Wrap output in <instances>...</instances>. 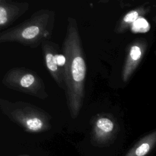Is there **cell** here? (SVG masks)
<instances>
[{
  "label": "cell",
  "instance_id": "7c38bea8",
  "mask_svg": "<svg viewBox=\"0 0 156 156\" xmlns=\"http://www.w3.org/2000/svg\"><path fill=\"white\" fill-rule=\"evenodd\" d=\"M154 21L156 23V16H155V17L154 18Z\"/></svg>",
  "mask_w": 156,
  "mask_h": 156
},
{
  "label": "cell",
  "instance_id": "9c48e42d",
  "mask_svg": "<svg viewBox=\"0 0 156 156\" xmlns=\"http://www.w3.org/2000/svg\"><path fill=\"white\" fill-rule=\"evenodd\" d=\"M156 145V130L141 138L125 156H147Z\"/></svg>",
  "mask_w": 156,
  "mask_h": 156
},
{
  "label": "cell",
  "instance_id": "ba28073f",
  "mask_svg": "<svg viewBox=\"0 0 156 156\" xmlns=\"http://www.w3.org/2000/svg\"><path fill=\"white\" fill-rule=\"evenodd\" d=\"M27 2L0 0V29L2 31L12 25L29 9Z\"/></svg>",
  "mask_w": 156,
  "mask_h": 156
},
{
  "label": "cell",
  "instance_id": "4fadbf2b",
  "mask_svg": "<svg viewBox=\"0 0 156 156\" xmlns=\"http://www.w3.org/2000/svg\"><path fill=\"white\" fill-rule=\"evenodd\" d=\"M23 156H24V155H23Z\"/></svg>",
  "mask_w": 156,
  "mask_h": 156
},
{
  "label": "cell",
  "instance_id": "8992f818",
  "mask_svg": "<svg viewBox=\"0 0 156 156\" xmlns=\"http://www.w3.org/2000/svg\"><path fill=\"white\" fill-rule=\"evenodd\" d=\"M91 123V140L98 145H104L111 142L119 130L116 119L108 113L96 115Z\"/></svg>",
  "mask_w": 156,
  "mask_h": 156
},
{
  "label": "cell",
  "instance_id": "6da1fadb",
  "mask_svg": "<svg viewBox=\"0 0 156 156\" xmlns=\"http://www.w3.org/2000/svg\"><path fill=\"white\" fill-rule=\"evenodd\" d=\"M62 52L66 58L65 93L66 104L71 118L75 119L79 116L84 101L87 65L77 23L73 17L67 18Z\"/></svg>",
  "mask_w": 156,
  "mask_h": 156
},
{
  "label": "cell",
  "instance_id": "277c9868",
  "mask_svg": "<svg viewBox=\"0 0 156 156\" xmlns=\"http://www.w3.org/2000/svg\"><path fill=\"white\" fill-rule=\"evenodd\" d=\"M1 82L8 88L40 99L44 100L48 97L41 78L35 72L24 67L9 69L4 75Z\"/></svg>",
  "mask_w": 156,
  "mask_h": 156
},
{
  "label": "cell",
  "instance_id": "52a82bcc",
  "mask_svg": "<svg viewBox=\"0 0 156 156\" xmlns=\"http://www.w3.org/2000/svg\"><path fill=\"white\" fill-rule=\"evenodd\" d=\"M146 48L147 42L143 38H138L130 45L121 72V78L124 83L128 82L137 68Z\"/></svg>",
  "mask_w": 156,
  "mask_h": 156
},
{
  "label": "cell",
  "instance_id": "30bf717a",
  "mask_svg": "<svg viewBox=\"0 0 156 156\" xmlns=\"http://www.w3.org/2000/svg\"><path fill=\"white\" fill-rule=\"evenodd\" d=\"M149 10L148 8L144 6H140L129 11L117 22L114 32L117 34L124 33L138 18L142 17Z\"/></svg>",
  "mask_w": 156,
  "mask_h": 156
},
{
  "label": "cell",
  "instance_id": "5b68a950",
  "mask_svg": "<svg viewBox=\"0 0 156 156\" xmlns=\"http://www.w3.org/2000/svg\"><path fill=\"white\" fill-rule=\"evenodd\" d=\"M46 68L58 87L65 91V66L66 58L58 44L50 40L44 41L41 45Z\"/></svg>",
  "mask_w": 156,
  "mask_h": 156
},
{
  "label": "cell",
  "instance_id": "7a4b0ae2",
  "mask_svg": "<svg viewBox=\"0 0 156 156\" xmlns=\"http://www.w3.org/2000/svg\"><path fill=\"white\" fill-rule=\"evenodd\" d=\"M55 13L42 9L34 12L20 24L0 32V43L16 42L30 48H36L49 40L54 28Z\"/></svg>",
  "mask_w": 156,
  "mask_h": 156
},
{
  "label": "cell",
  "instance_id": "3957f363",
  "mask_svg": "<svg viewBox=\"0 0 156 156\" xmlns=\"http://www.w3.org/2000/svg\"><path fill=\"white\" fill-rule=\"evenodd\" d=\"M0 110L10 120L29 133H40L51 128V116L30 103L0 99Z\"/></svg>",
  "mask_w": 156,
  "mask_h": 156
},
{
  "label": "cell",
  "instance_id": "8fae6325",
  "mask_svg": "<svg viewBox=\"0 0 156 156\" xmlns=\"http://www.w3.org/2000/svg\"><path fill=\"white\" fill-rule=\"evenodd\" d=\"M132 30L135 32H146L149 30L150 26L143 18H138L132 25Z\"/></svg>",
  "mask_w": 156,
  "mask_h": 156
}]
</instances>
